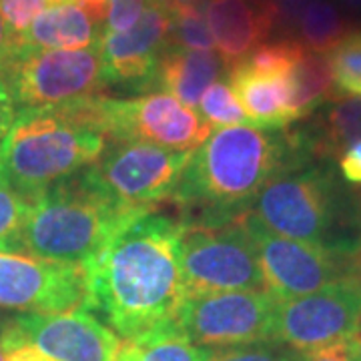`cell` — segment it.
I'll return each mask as SVG.
<instances>
[{
    "label": "cell",
    "mask_w": 361,
    "mask_h": 361,
    "mask_svg": "<svg viewBox=\"0 0 361 361\" xmlns=\"http://www.w3.org/2000/svg\"><path fill=\"white\" fill-rule=\"evenodd\" d=\"M227 80L251 125L277 130L297 121L289 75H257L237 65L229 68Z\"/></svg>",
    "instance_id": "cell-18"
},
{
    "label": "cell",
    "mask_w": 361,
    "mask_h": 361,
    "mask_svg": "<svg viewBox=\"0 0 361 361\" xmlns=\"http://www.w3.org/2000/svg\"><path fill=\"white\" fill-rule=\"evenodd\" d=\"M351 32L345 14L331 0H307L297 14L289 39L297 40L307 51L327 54Z\"/></svg>",
    "instance_id": "cell-20"
},
{
    "label": "cell",
    "mask_w": 361,
    "mask_h": 361,
    "mask_svg": "<svg viewBox=\"0 0 361 361\" xmlns=\"http://www.w3.org/2000/svg\"><path fill=\"white\" fill-rule=\"evenodd\" d=\"M0 77L6 80L14 104L20 109L75 103L99 97L106 87L99 47L18 51Z\"/></svg>",
    "instance_id": "cell-8"
},
{
    "label": "cell",
    "mask_w": 361,
    "mask_h": 361,
    "mask_svg": "<svg viewBox=\"0 0 361 361\" xmlns=\"http://www.w3.org/2000/svg\"><path fill=\"white\" fill-rule=\"evenodd\" d=\"M183 223L145 213L116 233L89 271V307L123 339H139L175 323L187 289L180 273Z\"/></svg>",
    "instance_id": "cell-1"
},
{
    "label": "cell",
    "mask_w": 361,
    "mask_h": 361,
    "mask_svg": "<svg viewBox=\"0 0 361 361\" xmlns=\"http://www.w3.org/2000/svg\"><path fill=\"white\" fill-rule=\"evenodd\" d=\"M115 361H116V360H115Z\"/></svg>",
    "instance_id": "cell-43"
},
{
    "label": "cell",
    "mask_w": 361,
    "mask_h": 361,
    "mask_svg": "<svg viewBox=\"0 0 361 361\" xmlns=\"http://www.w3.org/2000/svg\"><path fill=\"white\" fill-rule=\"evenodd\" d=\"M14 54H16V47H14L13 35H11L6 23H4V16L0 13V75L8 66V63L13 61Z\"/></svg>",
    "instance_id": "cell-36"
},
{
    "label": "cell",
    "mask_w": 361,
    "mask_h": 361,
    "mask_svg": "<svg viewBox=\"0 0 361 361\" xmlns=\"http://www.w3.org/2000/svg\"><path fill=\"white\" fill-rule=\"evenodd\" d=\"M301 361H361V336L353 334L325 348L303 353Z\"/></svg>",
    "instance_id": "cell-32"
},
{
    "label": "cell",
    "mask_w": 361,
    "mask_h": 361,
    "mask_svg": "<svg viewBox=\"0 0 361 361\" xmlns=\"http://www.w3.org/2000/svg\"><path fill=\"white\" fill-rule=\"evenodd\" d=\"M141 215L118 205L85 167L32 199L23 249L35 257L89 265Z\"/></svg>",
    "instance_id": "cell-4"
},
{
    "label": "cell",
    "mask_w": 361,
    "mask_h": 361,
    "mask_svg": "<svg viewBox=\"0 0 361 361\" xmlns=\"http://www.w3.org/2000/svg\"><path fill=\"white\" fill-rule=\"evenodd\" d=\"M307 0H257V4L269 14L275 23V28H281L287 35H291V28L295 23L299 11L305 6Z\"/></svg>",
    "instance_id": "cell-33"
},
{
    "label": "cell",
    "mask_w": 361,
    "mask_h": 361,
    "mask_svg": "<svg viewBox=\"0 0 361 361\" xmlns=\"http://www.w3.org/2000/svg\"><path fill=\"white\" fill-rule=\"evenodd\" d=\"M89 271L78 263L0 253V307L26 313L89 310Z\"/></svg>",
    "instance_id": "cell-12"
},
{
    "label": "cell",
    "mask_w": 361,
    "mask_h": 361,
    "mask_svg": "<svg viewBox=\"0 0 361 361\" xmlns=\"http://www.w3.org/2000/svg\"><path fill=\"white\" fill-rule=\"evenodd\" d=\"M279 299L269 291H215L185 297L175 325L203 349L275 341Z\"/></svg>",
    "instance_id": "cell-9"
},
{
    "label": "cell",
    "mask_w": 361,
    "mask_h": 361,
    "mask_svg": "<svg viewBox=\"0 0 361 361\" xmlns=\"http://www.w3.org/2000/svg\"><path fill=\"white\" fill-rule=\"evenodd\" d=\"M169 47L187 51H213L215 39L207 23L205 6L173 2L169 6Z\"/></svg>",
    "instance_id": "cell-24"
},
{
    "label": "cell",
    "mask_w": 361,
    "mask_h": 361,
    "mask_svg": "<svg viewBox=\"0 0 361 361\" xmlns=\"http://www.w3.org/2000/svg\"><path fill=\"white\" fill-rule=\"evenodd\" d=\"M149 4H155V6H163V8H167L173 4V0H149Z\"/></svg>",
    "instance_id": "cell-37"
},
{
    "label": "cell",
    "mask_w": 361,
    "mask_h": 361,
    "mask_svg": "<svg viewBox=\"0 0 361 361\" xmlns=\"http://www.w3.org/2000/svg\"><path fill=\"white\" fill-rule=\"evenodd\" d=\"M349 211L334 171L311 163L275 175L249 207V213L275 235L360 253L361 243L349 237Z\"/></svg>",
    "instance_id": "cell-5"
},
{
    "label": "cell",
    "mask_w": 361,
    "mask_h": 361,
    "mask_svg": "<svg viewBox=\"0 0 361 361\" xmlns=\"http://www.w3.org/2000/svg\"><path fill=\"white\" fill-rule=\"evenodd\" d=\"M360 257H361V249H360Z\"/></svg>",
    "instance_id": "cell-42"
},
{
    "label": "cell",
    "mask_w": 361,
    "mask_h": 361,
    "mask_svg": "<svg viewBox=\"0 0 361 361\" xmlns=\"http://www.w3.org/2000/svg\"><path fill=\"white\" fill-rule=\"evenodd\" d=\"M101 97L16 113L0 145V173L16 191L35 199L101 157L109 142Z\"/></svg>",
    "instance_id": "cell-3"
},
{
    "label": "cell",
    "mask_w": 361,
    "mask_h": 361,
    "mask_svg": "<svg viewBox=\"0 0 361 361\" xmlns=\"http://www.w3.org/2000/svg\"><path fill=\"white\" fill-rule=\"evenodd\" d=\"M311 139L315 155L339 159L349 145L361 141V99H343L331 104L323 115L322 127L315 133L311 130Z\"/></svg>",
    "instance_id": "cell-23"
},
{
    "label": "cell",
    "mask_w": 361,
    "mask_h": 361,
    "mask_svg": "<svg viewBox=\"0 0 361 361\" xmlns=\"http://www.w3.org/2000/svg\"><path fill=\"white\" fill-rule=\"evenodd\" d=\"M221 75L227 77V65L217 51L167 47L157 71V87L167 90L185 106L195 109L201 103L205 90L217 82Z\"/></svg>",
    "instance_id": "cell-19"
},
{
    "label": "cell",
    "mask_w": 361,
    "mask_h": 361,
    "mask_svg": "<svg viewBox=\"0 0 361 361\" xmlns=\"http://www.w3.org/2000/svg\"><path fill=\"white\" fill-rule=\"evenodd\" d=\"M0 361H4V357H2V351H0Z\"/></svg>",
    "instance_id": "cell-40"
},
{
    "label": "cell",
    "mask_w": 361,
    "mask_h": 361,
    "mask_svg": "<svg viewBox=\"0 0 361 361\" xmlns=\"http://www.w3.org/2000/svg\"><path fill=\"white\" fill-rule=\"evenodd\" d=\"M289 82L297 121L310 116L313 111L319 109V104L336 97L327 56L322 52L307 51L305 47L293 61V66L289 71Z\"/></svg>",
    "instance_id": "cell-21"
},
{
    "label": "cell",
    "mask_w": 361,
    "mask_h": 361,
    "mask_svg": "<svg viewBox=\"0 0 361 361\" xmlns=\"http://www.w3.org/2000/svg\"><path fill=\"white\" fill-rule=\"evenodd\" d=\"M14 116H16V104H14L6 80L0 77V145L13 127Z\"/></svg>",
    "instance_id": "cell-35"
},
{
    "label": "cell",
    "mask_w": 361,
    "mask_h": 361,
    "mask_svg": "<svg viewBox=\"0 0 361 361\" xmlns=\"http://www.w3.org/2000/svg\"><path fill=\"white\" fill-rule=\"evenodd\" d=\"M201 115L207 121L209 127H235L245 125L247 115L243 106L239 104L235 92H233L229 80H217L213 82L205 94L201 97Z\"/></svg>",
    "instance_id": "cell-27"
},
{
    "label": "cell",
    "mask_w": 361,
    "mask_h": 361,
    "mask_svg": "<svg viewBox=\"0 0 361 361\" xmlns=\"http://www.w3.org/2000/svg\"><path fill=\"white\" fill-rule=\"evenodd\" d=\"M18 331L52 361H115L121 339L87 310L23 313L13 317Z\"/></svg>",
    "instance_id": "cell-15"
},
{
    "label": "cell",
    "mask_w": 361,
    "mask_h": 361,
    "mask_svg": "<svg viewBox=\"0 0 361 361\" xmlns=\"http://www.w3.org/2000/svg\"><path fill=\"white\" fill-rule=\"evenodd\" d=\"M243 215L225 223H183L180 273L187 295L265 289Z\"/></svg>",
    "instance_id": "cell-6"
},
{
    "label": "cell",
    "mask_w": 361,
    "mask_h": 361,
    "mask_svg": "<svg viewBox=\"0 0 361 361\" xmlns=\"http://www.w3.org/2000/svg\"><path fill=\"white\" fill-rule=\"evenodd\" d=\"M104 26L77 2H59L40 13L25 35L16 40V52L78 51L99 47Z\"/></svg>",
    "instance_id": "cell-17"
},
{
    "label": "cell",
    "mask_w": 361,
    "mask_h": 361,
    "mask_svg": "<svg viewBox=\"0 0 361 361\" xmlns=\"http://www.w3.org/2000/svg\"><path fill=\"white\" fill-rule=\"evenodd\" d=\"M147 0H106L104 32H123L139 23Z\"/></svg>",
    "instance_id": "cell-31"
},
{
    "label": "cell",
    "mask_w": 361,
    "mask_h": 361,
    "mask_svg": "<svg viewBox=\"0 0 361 361\" xmlns=\"http://www.w3.org/2000/svg\"><path fill=\"white\" fill-rule=\"evenodd\" d=\"M360 319L361 273H355L310 295L279 301L275 341L310 353L357 334Z\"/></svg>",
    "instance_id": "cell-13"
},
{
    "label": "cell",
    "mask_w": 361,
    "mask_h": 361,
    "mask_svg": "<svg viewBox=\"0 0 361 361\" xmlns=\"http://www.w3.org/2000/svg\"><path fill=\"white\" fill-rule=\"evenodd\" d=\"M243 223L257 251L265 289L279 301L310 295L325 285L361 273L360 253L275 235L249 211Z\"/></svg>",
    "instance_id": "cell-7"
},
{
    "label": "cell",
    "mask_w": 361,
    "mask_h": 361,
    "mask_svg": "<svg viewBox=\"0 0 361 361\" xmlns=\"http://www.w3.org/2000/svg\"><path fill=\"white\" fill-rule=\"evenodd\" d=\"M341 177L351 185H361V141L349 145L337 159Z\"/></svg>",
    "instance_id": "cell-34"
},
{
    "label": "cell",
    "mask_w": 361,
    "mask_h": 361,
    "mask_svg": "<svg viewBox=\"0 0 361 361\" xmlns=\"http://www.w3.org/2000/svg\"><path fill=\"white\" fill-rule=\"evenodd\" d=\"M343 2L348 4L349 8H353V11L361 13V0H343Z\"/></svg>",
    "instance_id": "cell-38"
},
{
    "label": "cell",
    "mask_w": 361,
    "mask_h": 361,
    "mask_svg": "<svg viewBox=\"0 0 361 361\" xmlns=\"http://www.w3.org/2000/svg\"><path fill=\"white\" fill-rule=\"evenodd\" d=\"M315 157L311 133L235 125L211 130L197 147L173 193L189 223H225L249 211L275 175L307 165Z\"/></svg>",
    "instance_id": "cell-2"
},
{
    "label": "cell",
    "mask_w": 361,
    "mask_h": 361,
    "mask_svg": "<svg viewBox=\"0 0 361 361\" xmlns=\"http://www.w3.org/2000/svg\"><path fill=\"white\" fill-rule=\"evenodd\" d=\"M299 353L281 341H261L247 345L205 349V361H301Z\"/></svg>",
    "instance_id": "cell-28"
},
{
    "label": "cell",
    "mask_w": 361,
    "mask_h": 361,
    "mask_svg": "<svg viewBox=\"0 0 361 361\" xmlns=\"http://www.w3.org/2000/svg\"><path fill=\"white\" fill-rule=\"evenodd\" d=\"M101 113L109 141H139L189 153L211 135L205 118L169 92H151L137 99H111L103 94Z\"/></svg>",
    "instance_id": "cell-11"
},
{
    "label": "cell",
    "mask_w": 361,
    "mask_h": 361,
    "mask_svg": "<svg viewBox=\"0 0 361 361\" xmlns=\"http://www.w3.org/2000/svg\"><path fill=\"white\" fill-rule=\"evenodd\" d=\"M49 6H52V0H0V13L13 35L14 47H16V40L32 25V20L40 13H44Z\"/></svg>",
    "instance_id": "cell-29"
},
{
    "label": "cell",
    "mask_w": 361,
    "mask_h": 361,
    "mask_svg": "<svg viewBox=\"0 0 361 361\" xmlns=\"http://www.w3.org/2000/svg\"><path fill=\"white\" fill-rule=\"evenodd\" d=\"M360 331H361V319H360Z\"/></svg>",
    "instance_id": "cell-41"
},
{
    "label": "cell",
    "mask_w": 361,
    "mask_h": 361,
    "mask_svg": "<svg viewBox=\"0 0 361 361\" xmlns=\"http://www.w3.org/2000/svg\"><path fill=\"white\" fill-rule=\"evenodd\" d=\"M32 199L16 191L0 173V253H23Z\"/></svg>",
    "instance_id": "cell-25"
},
{
    "label": "cell",
    "mask_w": 361,
    "mask_h": 361,
    "mask_svg": "<svg viewBox=\"0 0 361 361\" xmlns=\"http://www.w3.org/2000/svg\"><path fill=\"white\" fill-rule=\"evenodd\" d=\"M336 97L361 99V30H351L325 54Z\"/></svg>",
    "instance_id": "cell-26"
},
{
    "label": "cell",
    "mask_w": 361,
    "mask_h": 361,
    "mask_svg": "<svg viewBox=\"0 0 361 361\" xmlns=\"http://www.w3.org/2000/svg\"><path fill=\"white\" fill-rule=\"evenodd\" d=\"M173 2H183V4H197V6H207L209 0H173Z\"/></svg>",
    "instance_id": "cell-39"
},
{
    "label": "cell",
    "mask_w": 361,
    "mask_h": 361,
    "mask_svg": "<svg viewBox=\"0 0 361 361\" xmlns=\"http://www.w3.org/2000/svg\"><path fill=\"white\" fill-rule=\"evenodd\" d=\"M191 153L139 141H109L101 157L87 169L118 205L151 213L155 205L173 199Z\"/></svg>",
    "instance_id": "cell-10"
},
{
    "label": "cell",
    "mask_w": 361,
    "mask_h": 361,
    "mask_svg": "<svg viewBox=\"0 0 361 361\" xmlns=\"http://www.w3.org/2000/svg\"><path fill=\"white\" fill-rule=\"evenodd\" d=\"M0 351L4 361H52L18 331L13 319L0 329Z\"/></svg>",
    "instance_id": "cell-30"
},
{
    "label": "cell",
    "mask_w": 361,
    "mask_h": 361,
    "mask_svg": "<svg viewBox=\"0 0 361 361\" xmlns=\"http://www.w3.org/2000/svg\"><path fill=\"white\" fill-rule=\"evenodd\" d=\"M171 16L167 8L147 2L139 23L123 32H104L99 42L106 85L130 90L157 87V71L169 47Z\"/></svg>",
    "instance_id": "cell-14"
},
{
    "label": "cell",
    "mask_w": 361,
    "mask_h": 361,
    "mask_svg": "<svg viewBox=\"0 0 361 361\" xmlns=\"http://www.w3.org/2000/svg\"><path fill=\"white\" fill-rule=\"evenodd\" d=\"M116 361H205V349L195 345L175 323L139 339H123Z\"/></svg>",
    "instance_id": "cell-22"
},
{
    "label": "cell",
    "mask_w": 361,
    "mask_h": 361,
    "mask_svg": "<svg viewBox=\"0 0 361 361\" xmlns=\"http://www.w3.org/2000/svg\"><path fill=\"white\" fill-rule=\"evenodd\" d=\"M205 14L227 73L243 63L275 30V23L257 0H209Z\"/></svg>",
    "instance_id": "cell-16"
}]
</instances>
